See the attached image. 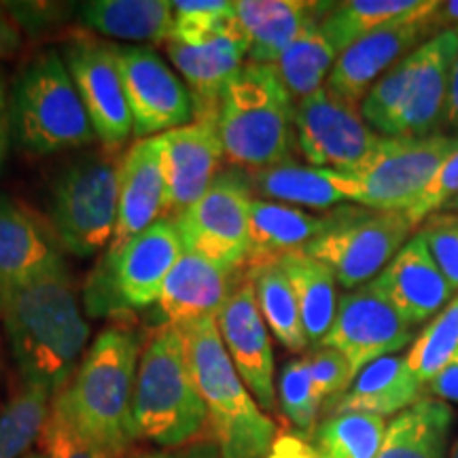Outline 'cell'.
I'll return each instance as SVG.
<instances>
[{"label": "cell", "mask_w": 458, "mask_h": 458, "mask_svg": "<svg viewBox=\"0 0 458 458\" xmlns=\"http://www.w3.org/2000/svg\"><path fill=\"white\" fill-rule=\"evenodd\" d=\"M49 216L68 253L91 257L111 244L119 219V164L106 153L68 164L51 187Z\"/></svg>", "instance_id": "9"}, {"label": "cell", "mask_w": 458, "mask_h": 458, "mask_svg": "<svg viewBox=\"0 0 458 458\" xmlns=\"http://www.w3.org/2000/svg\"><path fill=\"white\" fill-rule=\"evenodd\" d=\"M43 439L49 458H111L105 450L85 439L81 433L74 431L66 420L55 414L49 416Z\"/></svg>", "instance_id": "43"}, {"label": "cell", "mask_w": 458, "mask_h": 458, "mask_svg": "<svg viewBox=\"0 0 458 458\" xmlns=\"http://www.w3.org/2000/svg\"><path fill=\"white\" fill-rule=\"evenodd\" d=\"M458 57V34L427 38L380 77L360 102V114L385 139H422L444 123L450 74Z\"/></svg>", "instance_id": "4"}, {"label": "cell", "mask_w": 458, "mask_h": 458, "mask_svg": "<svg viewBox=\"0 0 458 458\" xmlns=\"http://www.w3.org/2000/svg\"><path fill=\"white\" fill-rule=\"evenodd\" d=\"M442 210H445V213H458V198L452 199L450 204H445Z\"/></svg>", "instance_id": "51"}, {"label": "cell", "mask_w": 458, "mask_h": 458, "mask_svg": "<svg viewBox=\"0 0 458 458\" xmlns=\"http://www.w3.org/2000/svg\"><path fill=\"white\" fill-rule=\"evenodd\" d=\"M62 60L71 72L96 139L106 148L125 145L134 134V122L114 57V43L77 34L66 41Z\"/></svg>", "instance_id": "13"}, {"label": "cell", "mask_w": 458, "mask_h": 458, "mask_svg": "<svg viewBox=\"0 0 458 458\" xmlns=\"http://www.w3.org/2000/svg\"><path fill=\"white\" fill-rule=\"evenodd\" d=\"M114 57L128 96L134 136L145 140L193 123L191 94L157 51L114 43Z\"/></svg>", "instance_id": "14"}, {"label": "cell", "mask_w": 458, "mask_h": 458, "mask_svg": "<svg viewBox=\"0 0 458 458\" xmlns=\"http://www.w3.org/2000/svg\"><path fill=\"white\" fill-rule=\"evenodd\" d=\"M182 253L185 249L174 219L164 216L156 221L117 253H106L100 270L91 276L96 289L106 286V291L88 300L89 308L102 312L113 306L145 308L148 303H157L165 278Z\"/></svg>", "instance_id": "11"}, {"label": "cell", "mask_w": 458, "mask_h": 458, "mask_svg": "<svg viewBox=\"0 0 458 458\" xmlns=\"http://www.w3.org/2000/svg\"><path fill=\"white\" fill-rule=\"evenodd\" d=\"M337 60V51L320 32V26H314L301 34L297 41L274 62L278 77L297 102L310 98L327 83L331 68Z\"/></svg>", "instance_id": "34"}, {"label": "cell", "mask_w": 458, "mask_h": 458, "mask_svg": "<svg viewBox=\"0 0 458 458\" xmlns=\"http://www.w3.org/2000/svg\"><path fill=\"white\" fill-rule=\"evenodd\" d=\"M437 4L439 3H435L431 9L422 11V13L380 28L344 49L331 68L325 88L348 105L360 106L368 91L380 81L382 74L391 71L399 60H403L416 47H420L422 38H433L435 34H439L431 21Z\"/></svg>", "instance_id": "17"}, {"label": "cell", "mask_w": 458, "mask_h": 458, "mask_svg": "<svg viewBox=\"0 0 458 458\" xmlns=\"http://www.w3.org/2000/svg\"><path fill=\"white\" fill-rule=\"evenodd\" d=\"M418 233L427 240L435 263L458 295V213L439 210L427 216Z\"/></svg>", "instance_id": "40"}, {"label": "cell", "mask_w": 458, "mask_h": 458, "mask_svg": "<svg viewBox=\"0 0 458 458\" xmlns=\"http://www.w3.org/2000/svg\"><path fill=\"white\" fill-rule=\"evenodd\" d=\"M303 360H306L308 369H310L314 385H317L327 403L342 397L351 388L354 377H357L348 359L340 351H335V348L320 346L318 344L312 352L303 357Z\"/></svg>", "instance_id": "41"}, {"label": "cell", "mask_w": 458, "mask_h": 458, "mask_svg": "<svg viewBox=\"0 0 458 458\" xmlns=\"http://www.w3.org/2000/svg\"><path fill=\"white\" fill-rule=\"evenodd\" d=\"M422 386L418 377L411 374L405 357H385L360 369L354 382L342 397L331 401L329 411H360V414L391 416L401 414L418 401H422Z\"/></svg>", "instance_id": "27"}, {"label": "cell", "mask_w": 458, "mask_h": 458, "mask_svg": "<svg viewBox=\"0 0 458 458\" xmlns=\"http://www.w3.org/2000/svg\"><path fill=\"white\" fill-rule=\"evenodd\" d=\"M0 317L24 385L54 394L62 391L89 340V325L64 263L11 291Z\"/></svg>", "instance_id": "1"}, {"label": "cell", "mask_w": 458, "mask_h": 458, "mask_svg": "<svg viewBox=\"0 0 458 458\" xmlns=\"http://www.w3.org/2000/svg\"><path fill=\"white\" fill-rule=\"evenodd\" d=\"M437 0H348L335 3L320 21V32L337 51V55L368 34L391 26L422 11L431 9Z\"/></svg>", "instance_id": "31"}, {"label": "cell", "mask_w": 458, "mask_h": 458, "mask_svg": "<svg viewBox=\"0 0 458 458\" xmlns=\"http://www.w3.org/2000/svg\"><path fill=\"white\" fill-rule=\"evenodd\" d=\"M295 134L301 156L314 168L340 172L359 165L385 139L365 123L360 106L348 105L327 88L297 102Z\"/></svg>", "instance_id": "15"}, {"label": "cell", "mask_w": 458, "mask_h": 458, "mask_svg": "<svg viewBox=\"0 0 458 458\" xmlns=\"http://www.w3.org/2000/svg\"><path fill=\"white\" fill-rule=\"evenodd\" d=\"M278 263L293 286L308 342L320 344L329 334L337 312V280L334 272L303 250L284 255Z\"/></svg>", "instance_id": "30"}, {"label": "cell", "mask_w": 458, "mask_h": 458, "mask_svg": "<svg viewBox=\"0 0 458 458\" xmlns=\"http://www.w3.org/2000/svg\"><path fill=\"white\" fill-rule=\"evenodd\" d=\"M386 422L382 416L344 411L323 420L312 433L318 458H376L385 444Z\"/></svg>", "instance_id": "35"}, {"label": "cell", "mask_w": 458, "mask_h": 458, "mask_svg": "<svg viewBox=\"0 0 458 458\" xmlns=\"http://www.w3.org/2000/svg\"><path fill=\"white\" fill-rule=\"evenodd\" d=\"M21 47V30L7 11L0 13V60L13 55Z\"/></svg>", "instance_id": "45"}, {"label": "cell", "mask_w": 458, "mask_h": 458, "mask_svg": "<svg viewBox=\"0 0 458 458\" xmlns=\"http://www.w3.org/2000/svg\"><path fill=\"white\" fill-rule=\"evenodd\" d=\"M62 253L49 223L17 199L0 196V306L11 291L62 266Z\"/></svg>", "instance_id": "20"}, {"label": "cell", "mask_w": 458, "mask_h": 458, "mask_svg": "<svg viewBox=\"0 0 458 458\" xmlns=\"http://www.w3.org/2000/svg\"><path fill=\"white\" fill-rule=\"evenodd\" d=\"M55 394L41 386L21 391L0 411V458H24L47 428Z\"/></svg>", "instance_id": "36"}, {"label": "cell", "mask_w": 458, "mask_h": 458, "mask_svg": "<svg viewBox=\"0 0 458 458\" xmlns=\"http://www.w3.org/2000/svg\"><path fill=\"white\" fill-rule=\"evenodd\" d=\"M414 340L411 325L374 283L337 300V312L320 346L340 351L354 374L377 359L391 357Z\"/></svg>", "instance_id": "16"}, {"label": "cell", "mask_w": 458, "mask_h": 458, "mask_svg": "<svg viewBox=\"0 0 458 458\" xmlns=\"http://www.w3.org/2000/svg\"><path fill=\"white\" fill-rule=\"evenodd\" d=\"M250 202L249 174L221 172L196 204L174 216L182 249L225 267L246 266Z\"/></svg>", "instance_id": "12"}, {"label": "cell", "mask_w": 458, "mask_h": 458, "mask_svg": "<svg viewBox=\"0 0 458 458\" xmlns=\"http://www.w3.org/2000/svg\"><path fill=\"white\" fill-rule=\"evenodd\" d=\"M278 401L283 414L303 435L317 431L318 410L323 405V394L314 385L306 360L293 359L284 363L278 377Z\"/></svg>", "instance_id": "38"}, {"label": "cell", "mask_w": 458, "mask_h": 458, "mask_svg": "<svg viewBox=\"0 0 458 458\" xmlns=\"http://www.w3.org/2000/svg\"><path fill=\"white\" fill-rule=\"evenodd\" d=\"M223 151L244 168L291 164L297 145L295 102L274 64L249 62L227 83L216 117Z\"/></svg>", "instance_id": "5"}, {"label": "cell", "mask_w": 458, "mask_h": 458, "mask_svg": "<svg viewBox=\"0 0 458 458\" xmlns=\"http://www.w3.org/2000/svg\"><path fill=\"white\" fill-rule=\"evenodd\" d=\"M165 202L162 148L153 136L136 142L119 164V219L108 253H117L131 238L164 219Z\"/></svg>", "instance_id": "24"}, {"label": "cell", "mask_w": 458, "mask_h": 458, "mask_svg": "<svg viewBox=\"0 0 458 458\" xmlns=\"http://www.w3.org/2000/svg\"><path fill=\"white\" fill-rule=\"evenodd\" d=\"M165 176V215L172 219L185 213L208 191L225 157L216 123L193 122L185 128L157 136Z\"/></svg>", "instance_id": "19"}, {"label": "cell", "mask_w": 458, "mask_h": 458, "mask_svg": "<svg viewBox=\"0 0 458 458\" xmlns=\"http://www.w3.org/2000/svg\"><path fill=\"white\" fill-rule=\"evenodd\" d=\"M445 128L458 134V57L454 62L450 74V89H448V102H445V113H444V123Z\"/></svg>", "instance_id": "47"}, {"label": "cell", "mask_w": 458, "mask_h": 458, "mask_svg": "<svg viewBox=\"0 0 458 458\" xmlns=\"http://www.w3.org/2000/svg\"><path fill=\"white\" fill-rule=\"evenodd\" d=\"M452 418L445 401H418L393 418L376 458H445Z\"/></svg>", "instance_id": "29"}, {"label": "cell", "mask_w": 458, "mask_h": 458, "mask_svg": "<svg viewBox=\"0 0 458 458\" xmlns=\"http://www.w3.org/2000/svg\"><path fill=\"white\" fill-rule=\"evenodd\" d=\"M335 3L308 0H238L236 21L249 45V60L274 64L303 32L320 26Z\"/></svg>", "instance_id": "25"}, {"label": "cell", "mask_w": 458, "mask_h": 458, "mask_svg": "<svg viewBox=\"0 0 458 458\" xmlns=\"http://www.w3.org/2000/svg\"><path fill=\"white\" fill-rule=\"evenodd\" d=\"M250 187L261 196L280 199L286 204L310 206V208H334L344 202V193L337 189L334 170L314 165L280 164L272 168L246 172Z\"/></svg>", "instance_id": "32"}, {"label": "cell", "mask_w": 458, "mask_h": 458, "mask_svg": "<svg viewBox=\"0 0 458 458\" xmlns=\"http://www.w3.org/2000/svg\"><path fill=\"white\" fill-rule=\"evenodd\" d=\"M9 100H7V79L0 72V165L7 156V145H9Z\"/></svg>", "instance_id": "48"}, {"label": "cell", "mask_w": 458, "mask_h": 458, "mask_svg": "<svg viewBox=\"0 0 458 458\" xmlns=\"http://www.w3.org/2000/svg\"><path fill=\"white\" fill-rule=\"evenodd\" d=\"M331 221H334V210L318 216L303 213L295 206L253 198L246 266H263L283 259L284 255L300 253L331 225Z\"/></svg>", "instance_id": "26"}, {"label": "cell", "mask_w": 458, "mask_h": 458, "mask_svg": "<svg viewBox=\"0 0 458 458\" xmlns=\"http://www.w3.org/2000/svg\"><path fill=\"white\" fill-rule=\"evenodd\" d=\"M221 340L240 377L263 411L276 408L274 351L266 320L257 306L255 286L246 276L216 317Z\"/></svg>", "instance_id": "18"}, {"label": "cell", "mask_w": 458, "mask_h": 458, "mask_svg": "<svg viewBox=\"0 0 458 458\" xmlns=\"http://www.w3.org/2000/svg\"><path fill=\"white\" fill-rule=\"evenodd\" d=\"M9 119L20 145L34 156L74 151L96 140L71 72L57 51L38 54L11 91Z\"/></svg>", "instance_id": "7"}, {"label": "cell", "mask_w": 458, "mask_h": 458, "mask_svg": "<svg viewBox=\"0 0 458 458\" xmlns=\"http://www.w3.org/2000/svg\"><path fill=\"white\" fill-rule=\"evenodd\" d=\"M249 278L255 286L257 306H259L267 329L289 351H303L310 342L303 331L301 312L297 306L293 286H291L280 263L274 261L250 267Z\"/></svg>", "instance_id": "33"}, {"label": "cell", "mask_w": 458, "mask_h": 458, "mask_svg": "<svg viewBox=\"0 0 458 458\" xmlns=\"http://www.w3.org/2000/svg\"><path fill=\"white\" fill-rule=\"evenodd\" d=\"M136 439L162 448H185L208 422L179 329L165 323L139 360L131 403Z\"/></svg>", "instance_id": "6"}, {"label": "cell", "mask_w": 458, "mask_h": 458, "mask_svg": "<svg viewBox=\"0 0 458 458\" xmlns=\"http://www.w3.org/2000/svg\"><path fill=\"white\" fill-rule=\"evenodd\" d=\"M242 283L240 267L219 266L185 250L165 278L157 306L172 327L216 318Z\"/></svg>", "instance_id": "22"}, {"label": "cell", "mask_w": 458, "mask_h": 458, "mask_svg": "<svg viewBox=\"0 0 458 458\" xmlns=\"http://www.w3.org/2000/svg\"><path fill=\"white\" fill-rule=\"evenodd\" d=\"M416 225L408 213L334 208V221L303 253L323 261L344 289H359L380 274L405 246Z\"/></svg>", "instance_id": "10"}, {"label": "cell", "mask_w": 458, "mask_h": 458, "mask_svg": "<svg viewBox=\"0 0 458 458\" xmlns=\"http://www.w3.org/2000/svg\"><path fill=\"white\" fill-rule=\"evenodd\" d=\"M431 21H433L435 30H439V28H444V26H454L452 30H456L458 28V0H452V3H439L437 9L433 11Z\"/></svg>", "instance_id": "50"}, {"label": "cell", "mask_w": 458, "mask_h": 458, "mask_svg": "<svg viewBox=\"0 0 458 458\" xmlns=\"http://www.w3.org/2000/svg\"><path fill=\"white\" fill-rule=\"evenodd\" d=\"M456 148L458 134L439 131L422 139H382L359 165L334 170V179L344 198L363 208L408 213Z\"/></svg>", "instance_id": "8"}, {"label": "cell", "mask_w": 458, "mask_h": 458, "mask_svg": "<svg viewBox=\"0 0 458 458\" xmlns=\"http://www.w3.org/2000/svg\"><path fill=\"white\" fill-rule=\"evenodd\" d=\"M0 13H3V9H0Z\"/></svg>", "instance_id": "55"}, {"label": "cell", "mask_w": 458, "mask_h": 458, "mask_svg": "<svg viewBox=\"0 0 458 458\" xmlns=\"http://www.w3.org/2000/svg\"><path fill=\"white\" fill-rule=\"evenodd\" d=\"M427 388L435 394V397H439L442 401L445 399V401H456L458 403V360L456 363H452L450 368H445Z\"/></svg>", "instance_id": "46"}, {"label": "cell", "mask_w": 458, "mask_h": 458, "mask_svg": "<svg viewBox=\"0 0 458 458\" xmlns=\"http://www.w3.org/2000/svg\"><path fill=\"white\" fill-rule=\"evenodd\" d=\"M452 458H458V442L454 444V450H452Z\"/></svg>", "instance_id": "53"}, {"label": "cell", "mask_w": 458, "mask_h": 458, "mask_svg": "<svg viewBox=\"0 0 458 458\" xmlns=\"http://www.w3.org/2000/svg\"><path fill=\"white\" fill-rule=\"evenodd\" d=\"M411 374L428 386L445 368L458 360V295L422 329L408 352Z\"/></svg>", "instance_id": "37"}, {"label": "cell", "mask_w": 458, "mask_h": 458, "mask_svg": "<svg viewBox=\"0 0 458 458\" xmlns=\"http://www.w3.org/2000/svg\"><path fill=\"white\" fill-rule=\"evenodd\" d=\"M174 11V28L170 41L185 45H199L227 32L236 24V7L227 0H176L172 3Z\"/></svg>", "instance_id": "39"}, {"label": "cell", "mask_w": 458, "mask_h": 458, "mask_svg": "<svg viewBox=\"0 0 458 458\" xmlns=\"http://www.w3.org/2000/svg\"><path fill=\"white\" fill-rule=\"evenodd\" d=\"M176 329L185 344L193 380L208 410V422L221 458H266L274 450L276 425L257 405L229 359L216 318H204Z\"/></svg>", "instance_id": "3"}, {"label": "cell", "mask_w": 458, "mask_h": 458, "mask_svg": "<svg viewBox=\"0 0 458 458\" xmlns=\"http://www.w3.org/2000/svg\"><path fill=\"white\" fill-rule=\"evenodd\" d=\"M458 198V148L452 156L445 159L442 170L435 174L431 185L427 187V191L422 193L420 199L408 210V216L414 225H420L427 216L444 208L445 204H450L452 199Z\"/></svg>", "instance_id": "42"}, {"label": "cell", "mask_w": 458, "mask_h": 458, "mask_svg": "<svg viewBox=\"0 0 458 458\" xmlns=\"http://www.w3.org/2000/svg\"><path fill=\"white\" fill-rule=\"evenodd\" d=\"M272 458H318V454L310 445L295 442V439H283L274 448Z\"/></svg>", "instance_id": "49"}, {"label": "cell", "mask_w": 458, "mask_h": 458, "mask_svg": "<svg viewBox=\"0 0 458 458\" xmlns=\"http://www.w3.org/2000/svg\"><path fill=\"white\" fill-rule=\"evenodd\" d=\"M371 283L391 300L411 327L442 312L456 295L420 233L408 240Z\"/></svg>", "instance_id": "23"}, {"label": "cell", "mask_w": 458, "mask_h": 458, "mask_svg": "<svg viewBox=\"0 0 458 458\" xmlns=\"http://www.w3.org/2000/svg\"><path fill=\"white\" fill-rule=\"evenodd\" d=\"M139 360L140 340L134 331H102L71 380L55 393L51 414L111 458L123 454L136 439L131 403Z\"/></svg>", "instance_id": "2"}, {"label": "cell", "mask_w": 458, "mask_h": 458, "mask_svg": "<svg viewBox=\"0 0 458 458\" xmlns=\"http://www.w3.org/2000/svg\"><path fill=\"white\" fill-rule=\"evenodd\" d=\"M83 28L119 41L168 43L174 11L165 0H89L77 4Z\"/></svg>", "instance_id": "28"}, {"label": "cell", "mask_w": 458, "mask_h": 458, "mask_svg": "<svg viewBox=\"0 0 458 458\" xmlns=\"http://www.w3.org/2000/svg\"><path fill=\"white\" fill-rule=\"evenodd\" d=\"M24 458H49L47 452H30V454H26Z\"/></svg>", "instance_id": "52"}, {"label": "cell", "mask_w": 458, "mask_h": 458, "mask_svg": "<svg viewBox=\"0 0 458 458\" xmlns=\"http://www.w3.org/2000/svg\"><path fill=\"white\" fill-rule=\"evenodd\" d=\"M454 32H456V34H458V28H456V30H454Z\"/></svg>", "instance_id": "54"}, {"label": "cell", "mask_w": 458, "mask_h": 458, "mask_svg": "<svg viewBox=\"0 0 458 458\" xmlns=\"http://www.w3.org/2000/svg\"><path fill=\"white\" fill-rule=\"evenodd\" d=\"M136 458H221V452H219V445L215 442H199V444H189L185 448H179V450L151 452V454H142Z\"/></svg>", "instance_id": "44"}, {"label": "cell", "mask_w": 458, "mask_h": 458, "mask_svg": "<svg viewBox=\"0 0 458 458\" xmlns=\"http://www.w3.org/2000/svg\"><path fill=\"white\" fill-rule=\"evenodd\" d=\"M172 64L179 68L193 100V122L216 123L221 96L249 55L238 21L227 32L199 45L165 43Z\"/></svg>", "instance_id": "21"}]
</instances>
